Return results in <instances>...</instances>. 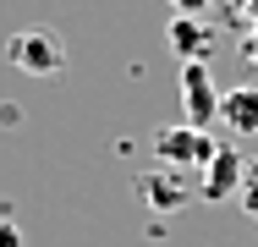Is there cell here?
Wrapping results in <instances>:
<instances>
[{
  "label": "cell",
  "instance_id": "cell-7",
  "mask_svg": "<svg viewBox=\"0 0 258 247\" xmlns=\"http://www.w3.org/2000/svg\"><path fill=\"white\" fill-rule=\"evenodd\" d=\"M170 49H176V55H181V66H187V60H209L214 39L204 33V22H198V17H176V22H170Z\"/></svg>",
  "mask_w": 258,
  "mask_h": 247
},
{
  "label": "cell",
  "instance_id": "cell-10",
  "mask_svg": "<svg viewBox=\"0 0 258 247\" xmlns=\"http://www.w3.org/2000/svg\"><path fill=\"white\" fill-rule=\"evenodd\" d=\"M242 55H247V60H253V66H258V28H253V33H247V44H242Z\"/></svg>",
  "mask_w": 258,
  "mask_h": 247
},
{
  "label": "cell",
  "instance_id": "cell-8",
  "mask_svg": "<svg viewBox=\"0 0 258 247\" xmlns=\"http://www.w3.org/2000/svg\"><path fill=\"white\" fill-rule=\"evenodd\" d=\"M0 247H22V231H17L11 220H0Z\"/></svg>",
  "mask_w": 258,
  "mask_h": 247
},
{
  "label": "cell",
  "instance_id": "cell-6",
  "mask_svg": "<svg viewBox=\"0 0 258 247\" xmlns=\"http://www.w3.org/2000/svg\"><path fill=\"white\" fill-rule=\"evenodd\" d=\"M220 127H231L236 138H258V83L220 94Z\"/></svg>",
  "mask_w": 258,
  "mask_h": 247
},
{
  "label": "cell",
  "instance_id": "cell-9",
  "mask_svg": "<svg viewBox=\"0 0 258 247\" xmlns=\"http://www.w3.org/2000/svg\"><path fill=\"white\" fill-rule=\"evenodd\" d=\"M170 6H176L181 17H198V11H204V0H170Z\"/></svg>",
  "mask_w": 258,
  "mask_h": 247
},
{
  "label": "cell",
  "instance_id": "cell-1",
  "mask_svg": "<svg viewBox=\"0 0 258 247\" xmlns=\"http://www.w3.org/2000/svg\"><path fill=\"white\" fill-rule=\"evenodd\" d=\"M6 55H11V66L28 72V77H60V72H66V44H60V33L44 28V22L22 28V33L6 44Z\"/></svg>",
  "mask_w": 258,
  "mask_h": 247
},
{
  "label": "cell",
  "instance_id": "cell-4",
  "mask_svg": "<svg viewBox=\"0 0 258 247\" xmlns=\"http://www.w3.org/2000/svg\"><path fill=\"white\" fill-rule=\"evenodd\" d=\"M181 110H187V127H198V132H209L220 121V94H214L209 60H187L181 66Z\"/></svg>",
  "mask_w": 258,
  "mask_h": 247
},
{
  "label": "cell",
  "instance_id": "cell-5",
  "mask_svg": "<svg viewBox=\"0 0 258 247\" xmlns=\"http://www.w3.org/2000/svg\"><path fill=\"white\" fill-rule=\"evenodd\" d=\"M138 193L149 198L154 209L176 214V209H187V198H198V187H192L181 170H165V165H154V176H143V181H138Z\"/></svg>",
  "mask_w": 258,
  "mask_h": 247
},
{
  "label": "cell",
  "instance_id": "cell-2",
  "mask_svg": "<svg viewBox=\"0 0 258 247\" xmlns=\"http://www.w3.org/2000/svg\"><path fill=\"white\" fill-rule=\"evenodd\" d=\"M214 148L220 143H214L209 132H198V127H165L154 138V159L165 170H192V165L204 170L209 159H214Z\"/></svg>",
  "mask_w": 258,
  "mask_h": 247
},
{
  "label": "cell",
  "instance_id": "cell-3",
  "mask_svg": "<svg viewBox=\"0 0 258 247\" xmlns=\"http://www.w3.org/2000/svg\"><path fill=\"white\" fill-rule=\"evenodd\" d=\"M242 181H247V159H242L236 148H225V143L214 148V159L192 176V187H198L204 203H225V198H236V193H242Z\"/></svg>",
  "mask_w": 258,
  "mask_h": 247
}]
</instances>
